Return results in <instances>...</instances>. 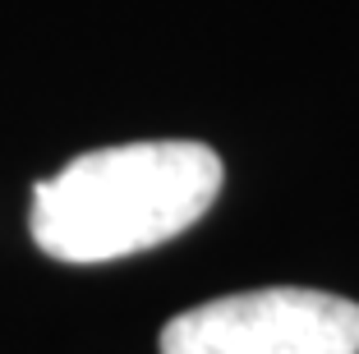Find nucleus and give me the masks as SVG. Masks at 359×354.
<instances>
[{
    "instance_id": "1",
    "label": "nucleus",
    "mask_w": 359,
    "mask_h": 354,
    "mask_svg": "<svg viewBox=\"0 0 359 354\" xmlns=\"http://www.w3.org/2000/svg\"><path fill=\"white\" fill-rule=\"evenodd\" d=\"M222 184V156L194 138L83 152L32 189V240L55 262H116L184 235Z\"/></svg>"
},
{
    "instance_id": "2",
    "label": "nucleus",
    "mask_w": 359,
    "mask_h": 354,
    "mask_svg": "<svg viewBox=\"0 0 359 354\" xmlns=\"http://www.w3.org/2000/svg\"><path fill=\"white\" fill-rule=\"evenodd\" d=\"M161 354H359V304L299 285L226 294L175 313Z\"/></svg>"
}]
</instances>
